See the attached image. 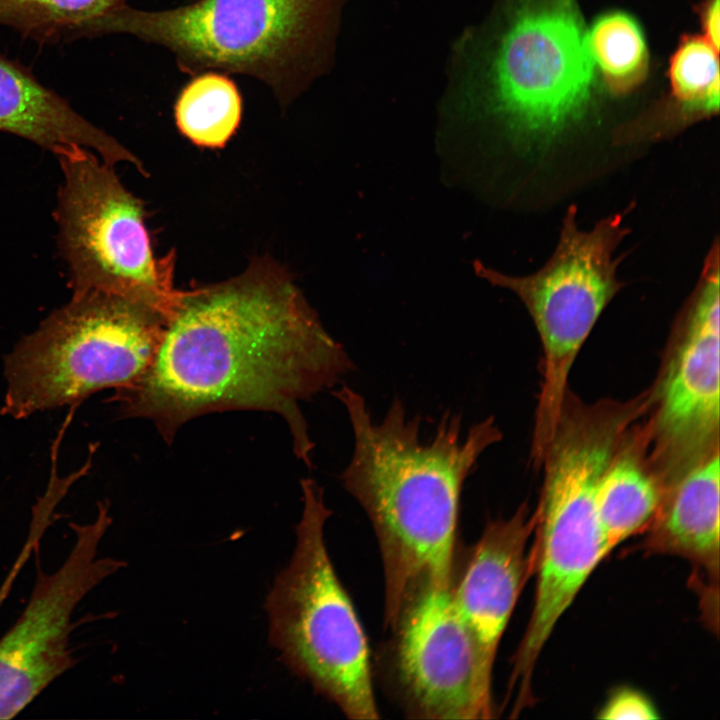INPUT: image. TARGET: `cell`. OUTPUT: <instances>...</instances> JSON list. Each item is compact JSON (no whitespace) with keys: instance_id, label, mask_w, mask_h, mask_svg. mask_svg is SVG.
Segmentation results:
<instances>
[{"instance_id":"9a60e30c","label":"cell","mask_w":720,"mask_h":720,"mask_svg":"<svg viewBox=\"0 0 720 720\" xmlns=\"http://www.w3.org/2000/svg\"><path fill=\"white\" fill-rule=\"evenodd\" d=\"M0 131L52 151L81 146L107 164L141 162L122 144L77 113L57 93L42 85L18 63L0 55Z\"/></svg>"},{"instance_id":"ffe728a7","label":"cell","mask_w":720,"mask_h":720,"mask_svg":"<svg viewBox=\"0 0 720 720\" xmlns=\"http://www.w3.org/2000/svg\"><path fill=\"white\" fill-rule=\"evenodd\" d=\"M669 75L675 103L671 109L673 129L718 111V50L705 38L689 37L681 42L671 59Z\"/></svg>"},{"instance_id":"9c48e42d","label":"cell","mask_w":720,"mask_h":720,"mask_svg":"<svg viewBox=\"0 0 720 720\" xmlns=\"http://www.w3.org/2000/svg\"><path fill=\"white\" fill-rule=\"evenodd\" d=\"M719 281L715 241L680 317L675 345L650 392L655 408L643 429L646 456L664 493L719 452Z\"/></svg>"},{"instance_id":"8992f818","label":"cell","mask_w":720,"mask_h":720,"mask_svg":"<svg viewBox=\"0 0 720 720\" xmlns=\"http://www.w3.org/2000/svg\"><path fill=\"white\" fill-rule=\"evenodd\" d=\"M166 321L122 296L74 293L7 355L1 413L26 418L127 386L151 363Z\"/></svg>"},{"instance_id":"8fae6325","label":"cell","mask_w":720,"mask_h":720,"mask_svg":"<svg viewBox=\"0 0 720 720\" xmlns=\"http://www.w3.org/2000/svg\"><path fill=\"white\" fill-rule=\"evenodd\" d=\"M594 69L573 11L523 8L494 53L488 108L512 133L552 134L584 111Z\"/></svg>"},{"instance_id":"d6986e66","label":"cell","mask_w":720,"mask_h":720,"mask_svg":"<svg viewBox=\"0 0 720 720\" xmlns=\"http://www.w3.org/2000/svg\"><path fill=\"white\" fill-rule=\"evenodd\" d=\"M588 51L608 88L625 93L645 76L648 53L637 22L622 12L598 18L586 32Z\"/></svg>"},{"instance_id":"5b68a950","label":"cell","mask_w":720,"mask_h":720,"mask_svg":"<svg viewBox=\"0 0 720 720\" xmlns=\"http://www.w3.org/2000/svg\"><path fill=\"white\" fill-rule=\"evenodd\" d=\"M301 490L293 555L265 603L269 641L294 674L347 718L379 719L368 639L325 544L332 511L313 479H302Z\"/></svg>"},{"instance_id":"44dd1931","label":"cell","mask_w":720,"mask_h":720,"mask_svg":"<svg viewBox=\"0 0 720 720\" xmlns=\"http://www.w3.org/2000/svg\"><path fill=\"white\" fill-rule=\"evenodd\" d=\"M659 717L653 703L642 693L630 688L617 690L598 714V718L608 720H652Z\"/></svg>"},{"instance_id":"4fadbf2b","label":"cell","mask_w":720,"mask_h":720,"mask_svg":"<svg viewBox=\"0 0 720 720\" xmlns=\"http://www.w3.org/2000/svg\"><path fill=\"white\" fill-rule=\"evenodd\" d=\"M535 524V511L521 504L508 518L487 519L464 560L459 555L451 584L452 599L490 676L503 633L531 575L528 542Z\"/></svg>"},{"instance_id":"52a82bcc","label":"cell","mask_w":720,"mask_h":720,"mask_svg":"<svg viewBox=\"0 0 720 720\" xmlns=\"http://www.w3.org/2000/svg\"><path fill=\"white\" fill-rule=\"evenodd\" d=\"M577 208L563 219L556 249L528 276H510L474 262L475 272L511 290L526 306L543 349L542 382L536 406L532 456H542L558 422L577 355L602 311L624 286L617 278L616 248L629 233L620 214L601 219L591 230L577 224Z\"/></svg>"},{"instance_id":"7a4b0ae2","label":"cell","mask_w":720,"mask_h":720,"mask_svg":"<svg viewBox=\"0 0 720 720\" xmlns=\"http://www.w3.org/2000/svg\"><path fill=\"white\" fill-rule=\"evenodd\" d=\"M353 435L350 460L340 474L374 530L383 569L384 628L427 585L452 583L459 559L458 521L467 478L482 454L502 438L494 417L466 430L445 412L424 438L421 418L407 416L394 398L374 420L362 394L342 385L334 392Z\"/></svg>"},{"instance_id":"ba28073f","label":"cell","mask_w":720,"mask_h":720,"mask_svg":"<svg viewBox=\"0 0 720 720\" xmlns=\"http://www.w3.org/2000/svg\"><path fill=\"white\" fill-rule=\"evenodd\" d=\"M55 155L63 173L58 243L73 294H115L168 318L182 290L173 285L174 256L153 252L142 202L93 151L69 146Z\"/></svg>"},{"instance_id":"6da1fadb","label":"cell","mask_w":720,"mask_h":720,"mask_svg":"<svg viewBox=\"0 0 720 720\" xmlns=\"http://www.w3.org/2000/svg\"><path fill=\"white\" fill-rule=\"evenodd\" d=\"M353 369L288 272L259 258L231 279L182 290L151 363L110 401L121 416L152 421L167 443L206 414L276 413L295 455L311 467L301 403Z\"/></svg>"},{"instance_id":"7402d4cb","label":"cell","mask_w":720,"mask_h":720,"mask_svg":"<svg viewBox=\"0 0 720 720\" xmlns=\"http://www.w3.org/2000/svg\"><path fill=\"white\" fill-rule=\"evenodd\" d=\"M719 0H709L702 14V23L704 28V38L716 49L719 48L720 39V16H719Z\"/></svg>"},{"instance_id":"2e32d148","label":"cell","mask_w":720,"mask_h":720,"mask_svg":"<svg viewBox=\"0 0 720 720\" xmlns=\"http://www.w3.org/2000/svg\"><path fill=\"white\" fill-rule=\"evenodd\" d=\"M663 499V488L647 457L643 429L632 430L605 469L596 495L600 525L609 549L646 532Z\"/></svg>"},{"instance_id":"3957f363","label":"cell","mask_w":720,"mask_h":720,"mask_svg":"<svg viewBox=\"0 0 720 720\" xmlns=\"http://www.w3.org/2000/svg\"><path fill=\"white\" fill-rule=\"evenodd\" d=\"M324 0H187L160 10L127 4L95 21L89 36L126 34L167 50L182 73L251 77L280 106L313 67Z\"/></svg>"},{"instance_id":"ac0fdd59","label":"cell","mask_w":720,"mask_h":720,"mask_svg":"<svg viewBox=\"0 0 720 720\" xmlns=\"http://www.w3.org/2000/svg\"><path fill=\"white\" fill-rule=\"evenodd\" d=\"M125 4L127 0H0V25L39 42L75 39Z\"/></svg>"},{"instance_id":"5bb4252c","label":"cell","mask_w":720,"mask_h":720,"mask_svg":"<svg viewBox=\"0 0 720 720\" xmlns=\"http://www.w3.org/2000/svg\"><path fill=\"white\" fill-rule=\"evenodd\" d=\"M719 452L698 464L664 495L647 529L644 550L680 556L695 570L704 603H717L719 576Z\"/></svg>"},{"instance_id":"277c9868","label":"cell","mask_w":720,"mask_h":720,"mask_svg":"<svg viewBox=\"0 0 720 720\" xmlns=\"http://www.w3.org/2000/svg\"><path fill=\"white\" fill-rule=\"evenodd\" d=\"M619 446L616 432L587 418L559 423L541 465L544 481L535 510L531 575L534 604L513 658L508 694L514 705L533 703L532 676L557 622L599 563L611 552L596 507L601 477Z\"/></svg>"},{"instance_id":"7c38bea8","label":"cell","mask_w":720,"mask_h":720,"mask_svg":"<svg viewBox=\"0 0 720 720\" xmlns=\"http://www.w3.org/2000/svg\"><path fill=\"white\" fill-rule=\"evenodd\" d=\"M112 522L109 504L98 503L95 519L71 523L75 540L52 573L37 568L22 614L0 639V719H11L75 665L69 646L72 615L80 602L126 563L99 555Z\"/></svg>"},{"instance_id":"30bf717a","label":"cell","mask_w":720,"mask_h":720,"mask_svg":"<svg viewBox=\"0 0 720 720\" xmlns=\"http://www.w3.org/2000/svg\"><path fill=\"white\" fill-rule=\"evenodd\" d=\"M451 584L420 589L382 648V674L409 718L477 720L494 712L492 676L455 607Z\"/></svg>"},{"instance_id":"e0dca14e","label":"cell","mask_w":720,"mask_h":720,"mask_svg":"<svg viewBox=\"0 0 720 720\" xmlns=\"http://www.w3.org/2000/svg\"><path fill=\"white\" fill-rule=\"evenodd\" d=\"M243 99L229 74L204 71L192 76L174 104V119L180 133L193 144L221 148L238 130Z\"/></svg>"}]
</instances>
